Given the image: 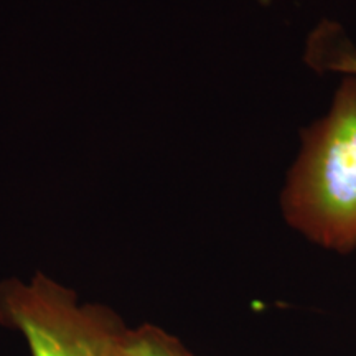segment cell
<instances>
[{
    "instance_id": "1",
    "label": "cell",
    "mask_w": 356,
    "mask_h": 356,
    "mask_svg": "<svg viewBox=\"0 0 356 356\" xmlns=\"http://www.w3.org/2000/svg\"><path fill=\"white\" fill-rule=\"evenodd\" d=\"M282 211L318 246L337 252L356 248V78L345 79L328 114L305 131Z\"/></svg>"
},
{
    "instance_id": "2",
    "label": "cell",
    "mask_w": 356,
    "mask_h": 356,
    "mask_svg": "<svg viewBox=\"0 0 356 356\" xmlns=\"http://www.w3.org/2000/svg\"><path fill=\"white\" fill-rule=\"evenodd\" d=\"M0 325L24 337L30 356H126L131 330L111 307L83 304L43 273L0 282Z\"/></svg>"
},
{
    "instance_id": "3",
    "label": "cell",
    "mask_w": 356,
    "mask_h": 356,
    "mask_svg": "<svg viewBox=\"0 0 356 356\" xmlns=\"http://www.w3.org/2000/svg\"><path fill=\"white\" fill-rule=\"evenodd\" d=\"M126 356H197L175 335L152 323L129 330Z\"/></svg>"
}]
</instances>
